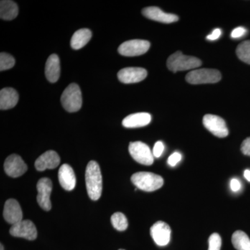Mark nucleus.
<instances>
[{
  "label": "nucleus",
  "instance_id": "obj_16",
  "mask_svg": "<svg viewBox=\"0 0 250 250\" xmlns=\"http://www.w3.org/2000/svg\"><path fill=\"white\" fill-rule=\"evenodd\" d=\"M60 161V157L55 151H47L36 159L35 167L41 172L47 169L52 170L58 167Z\"/></svg>",
  "mask_w": 250,
  "mask_h": 250
},
{
  "label": "nucleus",
  "instance_id": "obj_17",
  "mask_svg": "<svg viewBox=\"0 0 250 250\" xmlns=\"http://www.w3.org/2000/svg\"><path fill=\"white\" fill-rule=\"evenodd\" d=\"M58 177L59 183L62 188L67 191L73 190L76 186V177L71 166L68 164H63L59 170Z\"/></svg>",
  "mask_w": 250,
  "mask_h": 250
},
{
  "label": "nucleus",
  "instance_id": "obj_32",
  "mask_svg": "<svg viewBox=\"0 0 250 250\" xmlns=\"http://www.w3.org/2000/svg\"><path fill=\"white\" fill-rule=\"evenodd\" d=\"M230 187H231L232 191L238 192L241 188V184L238 179L233 178L231 179V182H230Z\"/></svg>",
  "mask_w": 250,
  "mask_h": 250
},
{
  "label": "nucleus",
  "instance_id": "obj_1",
  "mask_svg": "<svg viewBox=\"0 0 250 250\" xmlns=\"http://www.w3.org/2000/svg\"><path fill=\"white\" fill-rule=\"evenodd\" d=\"M85 179L88 196L94 201L98 200L103 192V176L96 161L88 163L85 169Z\"/></svg>",
  "mask_w": 250,
  "mask_h": 250
},
{
  "label": "nucleus",
  "instance_id": "obj_2",
  "mask_svg": "<svg viewBox=\"0 0 250 250\" xmlns=\"http://www.w3.org/2000/svg\"><path fill=\"white\" fill-rule=\"evenodd\" d=\"M132 183L137 188L146 192H152L161 188L164 185V179L152 172H139L131 176Z\"/></svg>",
  "mask_w": 250,
  "mask_h": 250
},
{
  "label": "nucleus",
  "instance_id": "obj_7",
  "mask_svg": "<svg viewBox=\"0 0 250 250\" xmlns=\"http://www.w3.org/2000/svg\"><path fill=\"white\" fill-rule=\"evenodd\" d=\"M149 47V41L136 39L123 42L118 47V52L125 57H136L146 53Z\"/></svg>",
  "mask_w": 250,
  "mask_h": 250
},
{
  "label": "nucleus",
  "instance_id": "obj_13",
  "mask_svg": "<svg viewBox=\"0 0 250 250\" xmlns=\"http://www.w3.org/2000/svg\"><path fill=\"white\" fill-rule=\"evenodd\" d=\"M147 75V70L142 67H126L118 73V80L124 83H138L144 80Z\"/></svg>",
  "mask_w": 250,
  "mask_h": 250
},
{
  "label": "nucleus",
  "instance_id": "obj_36",
  "mask_svg": "<svg viewBox=\"0 0 250 250\" xmlns=\"http://www.w3.org/2000/svg\"><path fill=\"white\" fill-rule=\"evenodd\" d=\"M119 250H123V249H120Z\"/></svg>",
  "mask_w": 250,
  "mask_h": 250
},
{
  "label": "nucleus",
  "instance_id": "obj_30",
  "mask_svg": "<svg viewBox=\"0 0 250 250\" xmlns=\"http://www.w3.org/2000/svg\"><path fill=\"white\" fill-rule=\"evenodd\" d=\"M241 152L246 156H250V137L247 138L241 144Z\"/></svg>",
  "mask_w": 250,
  "mask_h": 250
},
{
  "label": "nucleus",
  "instance_id": "obj_3",
  "mask_svg": "<svg viewBox=\"0 0 250 250\" xmlns=\"http://www.w3.org/2000/svg\"><path fill=\"white\" fill-rule=\"evenodd\" d=\"M201 65L202 62L200 59L190 56L184 55L181 52L172 54L167 61V67L174 73L178 71L195 69Z\"/></svg>",
  "mask_w": 250,
  "mask_h": 250
},
{
  "label": "nucleus",
  "instance_id": "obj_33",
  "mask_svg": "<svg viewBox=\"0 0 250 250\" xmlns=\"http://www.w3.org/2000/svg\"><path fill=\"white\" fill-rule=\"evenodd\" d=\"M222 31L221 29H215L214 31L212 32V34L210 35H208L207 36V39L210 41H215L217 39L220 38V36H221Z\"/></svg>",
  "mask_w": 250,
  "mask_h": 250
},
{
  "label": "nucleus",
  "instance_id": "obj_26",
  "mask_svg": "<svg viewBox=\"0 0 250 250\" xmlns=\"http://www.w3.org/2000/svg\"><path fill=\"white\" fill-rule=\"evenodd\" d=\"M15 59L12 56L5 52H1L0 54V70L4 71V70H9L14 66Z\"/></svg>",
  "mask_w": 250,
  "mask_h": 250
},
{
  "label": "nucleus",
  "instance_id": "obj_24",
  "mask_svg": "<svg viewBox=\"0 0 250 250\" xmlns=\"http://www.w3.org/2000/svg\"><path fill=\"white\" fill-rule=\"evenodd\" d=\"M111 221L113 228L118 231H125L128 228L127 219L121 212L113 213L111 218Z\"/></svg>",
  "mask_w": 250,
  "mask_h": 250
},
{
  "label": "nucleus",
  "instance_id": "obj_19",
  "mask_svg": "<svg viewBox=\"0 0 250 250\" xmlns=\"http://www.w3.org/2000/svg\"><path fill=\"white\" fill-rule=\"evenodd\" d=\"M152 116L147 113H137L126 116L123 121V125L126 128L142 127L149 125Z\"/></svg>",
  "mask_w": 250,
  "mask_h": 250
},
{
  "label": "nucleus",
  "instance_id": "obj_28",
  "mask_svg": "<svg viewBox=\"0 0 250 250\" xmlns=\"http://www.w3.org/2000/svg\"><path fill=\"white\" fill-rule=\"evenodd\" d=\"M164 145L161 141H157L154 145V148H153V155L154 157L159 158L162 155L163 152L164 151Z\"/></svg>",
  "mask_w": 250,
  "mask_h": 250
},
{
  "label": "nucleus",
  "instance_id": "obj_21",
  "mask_svg": "<svg viewBox=\"0 0 250 250\" xmlns=\"http://www.w3.org/2000/svg\"><path fill=\"white\" fill-rule=\"evenodd\" d=\"M18 6L14 1L1 0L0 1V18L4 21H12L17 17Z\"/></svg>",
  "mask_w": 250,
  "mask_h": 250
},
{
  "label": "nucleus",
  "instance_id": "obj_10",
  "mask_svg": "<svg viewBox=\"0 0 250 250\" xmlns=\"http://www.w3.org/2000/svg\"><path fill=\"white\" fill-rule=\"evenodd\" d=\"M52 182L48 178H42L37 184V201L42 209L50 210L52 204L50 201V195L52 190Z\"/></svg>",
  "mask_w": 250,
  "mask_h": 250
},
{
  "label": "nucleus",
  "instance_id": "obj_15",
  "mask_svg": "<svg viewBox=\"0 0 250 250\" xmlns=\"http://www.w3.org/2000/svg\"><path fill=\"white\" fill-rule=\"evenodd\" d=\"M142 14L145 17L152 21H157V22L166 23H172L178 21V16L172 14H166L159 7L156 6H149L145 8L142 11Z\"/></svg>",
  "mask_w": 250,
  "mask_h": 250
},
{
  "label": "nucleus",
  "instance_id": "obj_18",
  "mask_svg": "<svg viewBox=\"0 0 250 250\" xmlns=\"http://www.w3.org/2000/svg\"><path fill=\"white\" fill-rule=\"evenodd\" d=\"M60 60L57 54H52L45 64V76L51 83H55L60 77Z\"/></svg>",
  "mask_w": 250,
  "mask_h": 250
},
{
  "label": "nucleus",
  "instance_id": "obj_8",
  "mask_svg": "<svg viewBox=\"0 0 250 250\" xmlns=\"http://www.w3.org/2000/svg\"><path fill=\"white\" fill-rule=\"evenodd\" d=\"M204 126L210 133L219 138L227 137L229 130L223 118L215 115L207 114L203 118Z\"/></svg>",
  "mask_w": 250,
  "mask_h": 250
},
{
  "label": "nucleus",
  "instance_id": "obj_9",
  "mask_svg": "<svg viewBox=\"0 0 250 250\" xmlns=\"http://www.w3.org/2000/svg\"><path fill=\"white\" fill-rule=\"evenodd\" d=\"M11 236L34 241L37 238V229L35 225L29 220H22L10 229Z\"/></svg>",
  "mask_w": 250,
  "mask_h": 250
},
{
  "label": "nucleus",
  "instance_id": "obj_14",
  "mask_svg": "<svg viewBox=\"0 0 250 250\" xmlns=\"http://www.w3.org/2000/svg\"><path fill=\"white\" fill-rule=\"evenodd\" d=\"M3 215L5 220L11 225H16L22 220V211L17 200L9 199L4 205Z\"/></svg>",
  "mask_w": 250,
  "mask_h": 250
},
{
  "label": "nucleus",
  "instance_id": "obj_29",
  "mask_svg": "<svg viewBox=\"0 0 250 250\" xmlns=\"http://www.w3.org/2000/svg\"><path fill=\"white\" fill-rule=\"evenodd\" d=\"M182 156L180 153L179 152H174L172 155L170 156V157L167 159V164H169V166H170L171 167H174L177 164L182 160Z\"/></svg>",
  "mask_w": 250,
  "mask_h": 250
},
{
  "label": "nucleus",
  "instance_id": "obj_27",
  "mask_svg": "<svg viewBox=\"0 0 250 250\" xmlns=\"http://www.w3.org/2000/svg\"><path fill=\"white\" fill-rule=\"evenodd\" d=\"M222 246L221 237L218 233H214L210 235L208 238V250H220Z\"/></svg>",
  "mask_w": 250,
  "mask_h": 250
},
{
  "label": "nucleus",
  "instance_id": "obj_4",
  "mask_svg": "<svg viewBox=\"0 0 250 250\" xmlns=\"http://www.w3.org/2000/svg\"><path fill=\"white\" fill-rule=\"evenodd\" d=\"M62 107L70 113L78 111L82 108V96L80 86L71 83L65 88L61 98Z\"/></svg>",
  "mask_w": 250,
  "mask_h": 250
},
{
  "label": "nucleus",
  "instance_id": "obj_20",
  "mask_svg": "<svg viewBox=\"0 0 250 250\" xmlns=\"http://www.w3.org/2000/svg\"><path fill=\"white\" fill-rule=\"evenodd\" d=\"M19 100L18 92L14 88H4L0 91V109L8 110L16 106Z\"/></svg>",
  "mask_w": 250,
  "mask_h": 250
},
{
  "label": "nucleus",
  "instance_id": "obj_22",
  "mask_svg": "<svg viewBox=\"0 0 250 250\" xmlns=\"http://www.w3.org/2000/svg\"><path fill=\"white\" fill-rule=\"evenodd\" d=\"M92 37V33L90 29H81L73 34L70 45L72 49H80L84 47Z\"/></svg>",
  "mask_w": 250,
  "mask_h": 250
},
{
  "label": "nucleus",
  "instance_id": "obj_34",
  "mask_svg": "<svg viewBox=\"0 0 250 250\" xmlns=\"http://www.w3.org/2000/svg\"><path fill=\"white\" fill-rule=\"evenodd\" d=\"M244 177L248 181V182H250V170H246L244 172Z\"/></svg>",
  "mask_w": 250,
  "mask_h": 250
},
{
  "label": "nucleus",
  "instance_id": "obj_23",
  "mask_svg": "<svg viewBox=\"0 0 250 250\" xmlns=\"http://www.w3.org/2000/svg\"><path fill=\"white\" fill-rule=\"evenodd\" d=\"M232 244L237 250H250V239L244 231H236L231 238Z\"/></svg>",
  "mask_w": 250,
  "mask_h": 250
},
{
  "label": "nucleus",
  "instance_id": "obj_5",
  "mask_svg": "<svg viewBox=\"0 0 250 250\" xmlns=\"http://www.w3.org/2000/svg\"><path fill=\"white\" fill-rule=\"evenodd\" d=\"M221 74L215 69H198L187 74L186 80L191 84L214 83L221 80Z\"/></svg>",
  "mask_w": 250,
  "mask_h": 250
},
{
  "label": "nucleus",
  "instance_id": "obj_35",
  "mask_svg": "<svg viewBox=\"0 0 250 250\" xmlns=\"http://www.w3.org/2000/svg\"><path fill=\"white\" fill-rule=\"evenodd\" d=\"M1 250H4V247H3L2 244H1Z\"/></svg>",
  "mask_w": 250,
  "mask_h": 250
},
{
  "label": "nucleus",
  "instance_id": "obj_12",
  "mask_svg": "<svg viewBox=\"0 0 250 250\" xmlns=\"http://www.w3.org/2000/svg\"><path fill=\"white\" fill-rule=\"evenodd\" d=\"M152 239L157 246H167L170 241L171 229L165 222L158 221L150 229Z\"/></svg>",
  "mask_w": 250,
  "mask_h": 250
},
{
  "label": "nucleus",
  "instance_id": "obj_31",
  "mask_svg": "<svg viewBox=\"0 0 250 250\" xmlns=\"http://www.w3.org/2000/svg\"><path fill=\"white\" fill-rule=\"evenodd\" d=\"M246 28L239 27L233 29L232 32H231V36L233 39H238V38H241L242 36L246 35Z\"/></svg>",
  "mask_w": 250,
  "mask_h": 250
},
{
  "label": "nucleus",
  "instance_id": "obj_6",
  "mask_svg": "<svg viewBox=\"0 0 250 250\" xmlns=\"http://www.w3.org/2000/svg\"><path fill=\"white\" fill-rule=\"evenodd\" d=\"M129 151L133 159L142 165L151 166L154 163L153 153L146 143L141 141L130 143Z\"/></svg>",
  "mask_w": 250,
  "mask_h": 250
},
{
  "label": "nucleus",
  "instance_id": "obj_25",
  "mask_svg": "<svg viewBox=\"0 0 250 250\" xmlns=\"http://www.w3.org/2000/svg\"><path fill=\"white\" fill-rule=\"evenodd\" d=\"M236 54L240 60L250 65V41L241 42L237 47Z\"/></svg>",
  "mask_w": 250,
  "mask_h": 250
},
{
  "label": "nucleus",
  "instance_id": "obj_11",
  "mask_svg": "<svg viewBox=\"0 0 250 250\" xmlns=\"http://www.w3.org/2000/svg\"><path fill=\"white\" fill-rule=\"evenodd\" d=\"M4 170L9 177L17 178L23 175L27 170V166L18 154H11L4 162Z\"/></svg>",
  "mask_w": 250,
  "mask_h": 250
}]
</instances>
